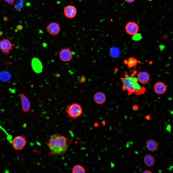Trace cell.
<instances>
[{"mask_svg":"<svg viewBox=\"0 0 173 173\" xmlns=\"http://www.w3.org/2000/svg\"><path fill=\"white\" fill-rule=\"evenodd\" d=\"M48 145L53 154L60 155L63 154L66 152L69 146L67 139L58 134H54L51 136Z\"/></svg>","mask_w":173,"mask_h":173,"instance_id":"1","label":"cell"},{"mask_svg":"<svg viewBox=\"0 0 173 173\" xmlns=\"http://www.w3.org/2000/svg\"><path fill=\"white\" fill-rule=\"evenodd\" d=\"M122 83V89L126 91L129 95L134 93L139 95L144 93L146 89L139 83L137 78L127 75L120 78Z\"/></svg>","mask_w":173,"mask_h":173,"instance_id":"2","label":"cell"},{"mask_svg":"<svg viewBox=\"0 0 173 173\" xmlns=\"http://www.w3.org/2000/svg\"><path fill=\"white\" fill-rule=\"evenodd\" d=\"M65 111L67 116L73 120L77 119L83 113L81 107L77 103H73L67 105Z\"/></svg>","mask_w":173,"mask_h":173,"instance_id":"3","label":"cell"},{"mask_svg":"<svg viewBox=\"0 0 173 173\" xmlns=\"http://www.w3.org/2000/svg\"><path fill=\"white\" fill-rule=\"evenodd\" d=\"M13 44L8 38L0 40V50L5 55H8L13 49Z\"/></svg>","mask_w":173,"mask_h":173,"instance_id":"4","label":"cell"},{"mask_svg":"<svg viewBox=\"0 0 173 173\" xmlns=\"http://www.w3.org/2000/svg\"><path fill=\"white\" fill-rule=\"evenodd\" d=\"M27 143V141L23 135L15 137L13 140L12 143L13 148L16 150L22 149Z\"/></svg>","mask_w":173,"mask_h":173,"instance_id":"5","label":"cell"},{"mask_svg":"<svg viewBox=\"0 0 173 173\" xmlns=\"http://www.w3.org/2000/svg\"><path fill=\"white\" fill-rule=\"evenodd\" d=\"M59 56L60 59L63 62H67L70 61L72 59L73 55L69 48L62 49L59 52Z\"/></svg>","mask_w":173,"mask_h":173,"instance_id":"6","label":"cell"},{"mask_svg":"<svg viewBox=\"0 0 173 173\" xmlns=\"http://www.w3.org/2000/svg\"><path fill=\"white\" fill-rule=\"evenodd\" d=\"M125 29L126 32L128 34L131 35H134L138 32L139 26L136 22L130 21L126 23Z\"/></svg>","mask_w":173,"mask_h":173,"instance_id":"7","label":"cell"},{"mask_svg":"<svg viewBox=\"0 0 173 173\" xmlns=\"http://www.w3.org/2000/svg\"><path fill=\"white\" fill-rule=\"evenodd\" d=\"M77 12V9L75 7L72 5L67 6L64 10L65 17L70 19L74 18L76 15Z\"/></svg>","mask_w":173,"mask_h":173,"instance_id":"8","label":"cell"},{"mask_svg":"<svg viewBox=\"0 0 173 173\" xmlns=\"http://www.w3.org/2000/svg\"><path fill=\"white\" fill-rule=\"evenodd\" d=\"M60 30L59 25L56 22H52L47 26L46 31L50 35H56L58 34Z\"/></svg>","mask_w":173,"mask_h":173,"instance_id":"9","label":"cell"},{"mask_svg":"<svg viewBox=\"0 0 173 173\" xmlns=\"http://www.w3.org/2000/svg\"><path fill=\"white\" fill-rule=\"evenodd\" d=\"M19 96L22 104L23 110L25 112H27L30 110L31 105L29 101L23 93H20Z\"/></svg>","mask_w":173,"mask_h":173,"instance_id":"10","label":"cell"},{"mask_svg":"<svg viewBox=\"0 0 173 173\" xmlns=\"http://www.w3.org/2000/svg\"><path fill=\"white\" fill-rule=\"evenodd\" d=\"M33 69L37 73H40L42 71L43 66L40 60L37 58H34L31 61Z\"/></svg>","mask_w":173,"mask_h":173,"instance_id":"11","label":"cell"},{"mask_svg":"<svg viewBox=\"0 0 173 173\" xmlns=\"http://www.w3.org/2000/svg\"><path fill=\"white\" fill-rule=\"evenodd\" d=\"M137 78L139 82L145 84L149 82L150 79V77L149 74L147 72L142 71L139 72L137 75Z\"/></svg>","mask_w":173,"mask_h":173,"instance_id":"12","label":"cell"},{"mask_svg":"<svg viewBox=\"0 0 173 173\" xmlns=\"http://www.w3.org/2000/svg\"><path fill=\"white\" fill-rule=\"evenodd\" d=\"M167 86L163 82L159 81L156 82L154 86V90L157 94H162L164 93L167 90Z\"/></svg>","mask_w":173,"mask_h":173,"instance_id":"13","label":"cell"},{"mask_svg":"<svg viewBox=\"0 0 173 173\" xmlns=\"http://www.w3.org/2000/svg\"><path fill=\"white\" fill-rule=\"evenodd\" d=\"M93 99L96 103L98 104H102L105 102L106 97L104 93L99 92L95 94L93 96Z\"/></svg>","mask_w":173,"mask_h":173,"instance_id":"14","label":"cell"},{"mask_svg":"<svg viewBox=\"0 0 173 173\" xmlns=\"http://www.w3.org/2000/svg\"><path fill=\"white\" fill-rule=\"evenodd\" d=\"M146 147L148 150L153 152L156 150L158 147L157 142L154 139L148 140L146 143Z\"/></svg>","mask_w":173,"mask_h":173,"instance_id":"15","label":"cell"},{"mask_svg":"<svg viewBox=\"0 0 173 173\" xmlns=\"http://www.w3.org/2000/svg\"><path fill=\"white\" fill-rule=\"evenodd\" d=\"M144 161L147 166L151 167L154 164L155 162V159L152 155L148 154L144 156Z\"/></svg>","mask_w":173,"mask_h":173,"instance_id":"16","label":"cell"},{"mask_svg":"<svg viewBox=\"0 0 173 173\" xmlns=\"http://www.w3.org/2000/svg\"><path fill=\"white\" fill-rule=\"evenodd\" d=\"M139 62L136 59L133 57H130L128 59L125 60L124 62V63L126 64L129 68L135 67L137 63Z\"/></svg>","mask_w":173,"mask_h":173,"instance_id":"17","label":"cell"},{"mask_svg":"<svg viewBox=\"0 0 173 173\" xmlns=\"http://www.w3.org/2000/svg\"><path fill=\"white\" fill-rule=\"evenodd\" d=\"M11 75L8 72L5 71L2 72L0 73V79L2 81L6 82L10 80Z\"/></svg>","mask_w":173,"mask_h":173,"instance_id":"18","label":"cell"},{"mask_svg":"<svg viewBox=\"0 0 173 173\" xmlns=\"http://www.w3.org/2000/svg\"><path fill=\"white\" fill-rule=\"evenodd\" d=\"M73 173H85L86 172L84 168L80 165L75 166L72 169Z\"/></svg>","mask_w":173,"mask_h":173,"instance_id":"19","label":"cell"},{"mask_svg":"<svg viewBox=\"0 0 173 173\" xmlns=\"http://www.w3.org/2000/svg\"><path fill=\"white\" fill-rule=\"evenodd\" d=\"M111 52V56L114 57H118L120 55V52L119 49L117 48H112Z\"/></svg>","mask_w":173,"mask_h":173,"instance_id":"20","label":"cell"},{"mask_svg":"<svg viewBox=\"0 0 173 173\" xmlns=\"http://www.w3.org/2000/svg\"><path fill=\"white\" fill-rule=\"evenodd\" d=\"M141 35L139 34H136L134 35L133 38L135 40H139L141 39Z\"/></svg>","mask_w":173,"mask_h":173,"instance_id":"21","label":"cell"},{"mask_svg":"<svg viewBox=\"0 0 173 173\" xmlns=\"http://www.w3.org/2000/svg\"><path fill=\"white\" fill-rule=\"evenodd\" d=\"M86 77L83 75L81 76L79 79V81L82 83L85 82L86 81Z\"/></svg>","mask_w":173,"mask_h":173,"instance_id":"22","label":"cell"},{"mask_svg":"<svg viewBox=\"0 0 173 173\" xmlns=\"http://www.w3.org/2000/svg\"><path fill=\"white\" fill-rule=\"evenodd\" d=\"M8 4L10 5H12L14 3L15 0H4Z\"/></svg>","mask_w":173,"mask_h":173,"instance_id":"23","label":"cell"},{"mask_svg":"<svg viewBox=\"0 0 173 173\" xmlns=\"http://www.w3.org/2000/svg\"><path fill=\"white\" fill-rule=\"evenodd\" d=\"M126 2L129 3H132L134 2L136 0H124Z\"/></svg>","mask_w":173,"mask_h":173,"instance_id":"24","label":"cell"},{"mask_svg":"<svg viewBox=\"0 0 173 173\" xmlns=\"http://www.w3.org/2000/svg\"><path fill=\"white\" fill-rule=\"evenodd\" d=\"M142 173H152L153 172L149 170H145L142 172Z\"/></svg>","mask_w":173,"mask_h":173,"instance_id":"25","label":"cell"},{"mask_svg":"<svg viewBox=\"0 0 173 173\" xmlns=\"http://www.w3.org/2000/svg\"><path fill=\"white\" fill-rule=\"evenodd\" d=\"M22 28V27L21 25H18L17 27V29L19 30H21Z\"/></svg>","mask_w":173,"mask_h":173,"instance_id":"26","label":"cell"}]
</instances>
